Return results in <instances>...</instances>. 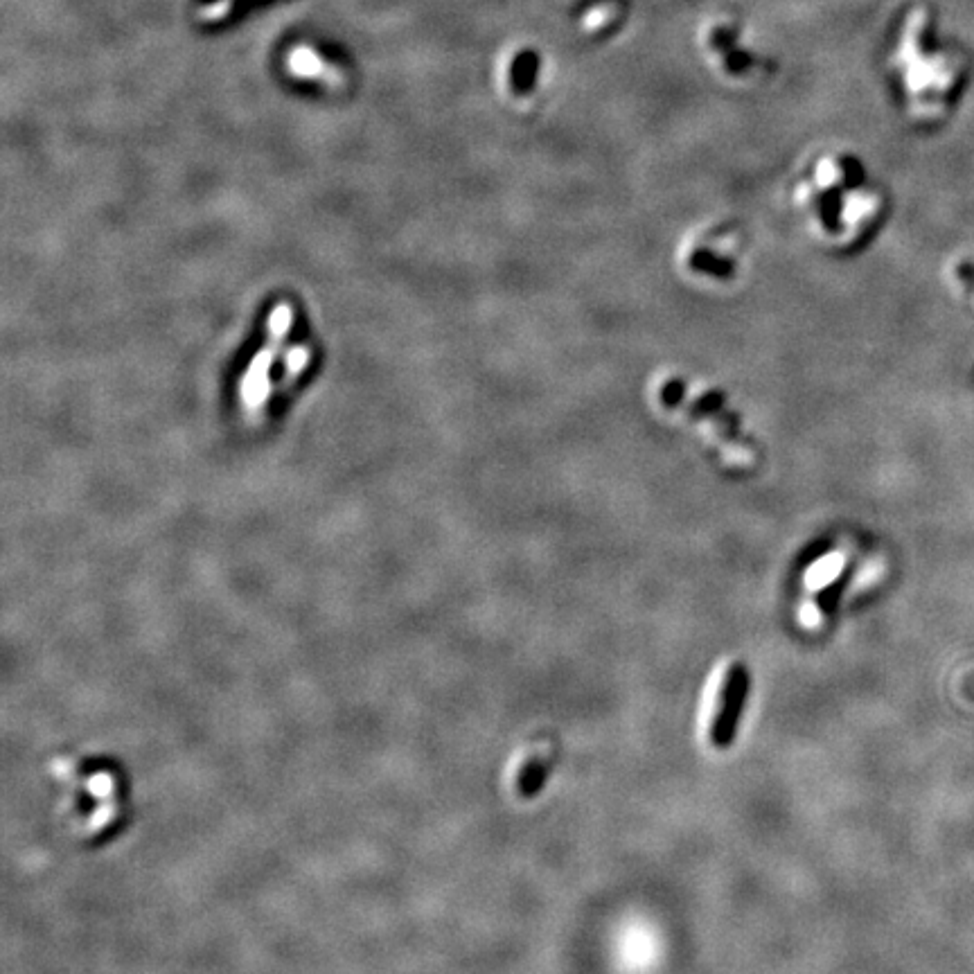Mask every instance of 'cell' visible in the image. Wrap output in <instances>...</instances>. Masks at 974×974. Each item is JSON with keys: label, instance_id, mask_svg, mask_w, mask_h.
<instances>
[{"label": "cell", "instance_id": "6da1fadb", "mask_svg": "<svg viewBox=\"0 0 974 974\" xmlns=\"http://www.w3.org/2000/svg\"><path fill=\"white\" fill-rule=\"evenodd\" d=\"M790 206L814 244L832 253L860 249L887 219V192L846 145L805 152L790 179Z\"/></svg>", "mask_w": 974, "mask_h": 974}, {"label": "cell", "instance_id": "7a4b0ae2", "mask_svg": "<svg viewBox=\"0 0 974 974\" xmlns=\"http://www.w3.org/2000/svg\"><path fill=\"white\" fill-rule=\"evenodd\" d=\"M645 402L654 418L684 431L720 472L747 478L763 467L765 447L724 388L706 377L661 368L648 377Z\"/></svg>", "mask_w": 974, "mask_h": 974}, {"label": "cell", "instance_id": "3957f363", "mask_svg": "<svg viewBox=\"0 0 974 974\" xmlns=\"http://www.w3.org/2000/svg\"><path fill=\"white\" fill-rule=\"evenodd\" d=\"M889 68L896 77L905 113L918 125L941 120L956 86V61L929 43V16L923 7L911 10L900 23Z\"/></svg>", "mask_w": 974, "mask_h": 974}, {"label": "cell", "instance_id": "277c9868", "mask_svg": "<svg viewBox=\"0 0 974 974\" xmlns=\"http://www.w3.org/2000/svg\"><path fill=\"white\" fill-rule=\"evenodd\" d=\"M693 46L708 77L729 91H758L778 73L776 57L736 12L704 14L695 25Z\"/></svg>", "mask_w": 974, "mask_h": 974}, {"label": "cell", "instance_id": "5b68a950", "mask_svg": "<svg viewBox=\"0 0 974 974\" xmlns=\"http://www.w3.org/2000/svg\"><path fill=\"white\" fill-rule=\"evenodd\" d=\"M749 262V237L733 219H708L690 228L675 253L686 285L713 294L738 289L747 278Z\"/></svg>", "mask_w": 974, "mask_h": 974}, {"label": "cell", "instance_id": "8992f818", "mask_svg": "<svg viewBox=\"0 0 974 974\" xmlns=\"http://www.w3.org/2000/svg\"><path fill=\"white\" fill-rule=\"evenodd\" d=\"M555 82V64L537 43H515L499 64V88L506 102L517 111H533L542 106Z\"/></svg>", "mask_w": 974, "mask_h": 974}, {"label": "cell", "instance_id": "52a82bcc", "mask_svg": "<svg viewBox=\"0 0 974 974\" xmlns=\"http://www.w3.org/2000/svg\"><path fill=\"white\" fill-rule=\"evenodd\" d=\"M560 12L575 37L602 46L630 28L634 0H560Z\"/></svg>", "mask_w": 974, "mask_h": 974}, {"label": "cell", "instance_id": "ba28073f", "mask_svg": "<svg viewBox=\"0 0 974 974\" xmlns=\"http://www.w3.org/2000/svg\"><path fill=\"white\" fill-rule=\"evenodd\" d=\"M747 693H749V675L742 663H736L724 679L720 704H717V715L711 729V742L717 749H726L733 742V738H736L738 720L742 715V706H745Z\"/></svg>", "mask_w": 974, "mask_h": 974}, {"label": "cell", "instance_id": "9c48e42d", "mask_svg": "<svg viewBox=\"0 0 974 974\" xmlns=\"http://www.w3.org/2000/svg\"><path fill=\"white\" fill-rule=\"evenodd\" d=\"M947 276H950V285L963 303H968L974 309V262L954 258V262L947 267Z\"/></svg>", "mask_w": 974, "mask_h": 974}, {"label": "cell", "instance_id": "30bf717a", "mask_svg": "<svg viewBox=\"0 0 974 974\" xmlns=\"http://www.w3.org/2000/svg\"><path fill=\"white\" fill-rule=\"evenodd\" d=\"M544 778H546V763H544V758H535V760H530V763L521 769V778H519V790L524 796H533L539 787L544 785Z\"/></svg>", "mask_w": 974, "mask_h": 974}]
</instances>
